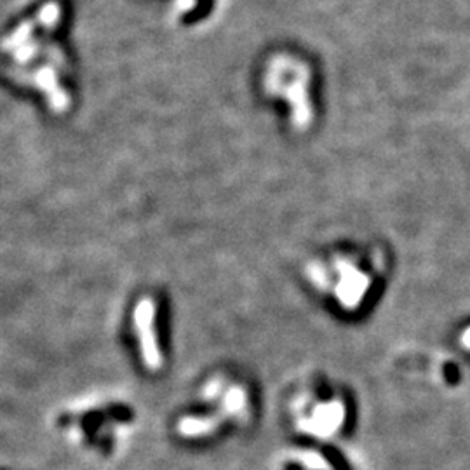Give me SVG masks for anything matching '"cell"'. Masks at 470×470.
Instances as JSON below:
<instances>
[{
  "label": "cell",
  "instance_id": "obj_1",
  "mask_svg": "<svg viewBox=\"0 0 470 470\" xmlns=\"http://www.w3.org/2000/svg\"><path fill=\"white\" fill-rule=\"evenodd\" d=\"M134 329L143 364L150 371H159L163 368V352H160L159 338L155 335V303L148 296L136 303Z\"/></svg>",
  "mask_w": 470,
  "mask_h": 470
},
{
  "label": "cell",
  "instance_id": "obj_2",
  "mask_svg": "<svg viewBox=\"0 0 470 470\" xmlns=\"http://www.w3.org/2000/svg\"><path fill=\"white\" fill-rule=\"evenodd\" d=\"M307 82L308 72L307 68L300 65L296 79L284 89L286 98L293 103V117H295V124H298V126H305L312 115L307 100Z\"/></svg>",
  "mask_w": 470,
  "mask_h": 470
},
{
  "label": "cell",
  "instance_id": "obj_3",
  "mask_svg": "<svg viewBox=\"0 0 470 470\" xmlns=\"http://www.w3.org/2000/svg\"><path fill=\"white\" fill-rule=\"evenodd\" d=\"M223 414L216 417H185L178 421L176 431L182 437H202L209 436L220 427Z\"/></svg>",
  "mask_w": 470,
  "mask_h": 470
},
{
  "label": "cell",
  "instance_id": "obj_4",
  "mask_svg": "<svg viewBox=\"0 0 470 470\" xmlns=\"http://www.w3.org/2000/svg\"><path fill=\"white\" fill-rule=\"evenodd\" d=\"M246 409V392L241 387H232L223 398L220 414L225 417H241L242 411Z\"/></svg>",
  "mask_w": 470,
  "mask_h": 470
},
{
  "label": "cell",
  "instance_id": "obj_5",
  "mask_svg": "<svg viewBox=\"0 0 470 470\" xmlns=\"http://www.w3.org/2000/svg\"><path fill=\"white\" fill-rule=\"evenodd\" d=\"M302 462L305 465H307L308 469H314V470H331L329 469V465L326 464L324 458H321L319 455L315 453H305L302 455Z\"/></svg>",
  "mask_w": 470,
  "mask_h": 470
}]
</instances>
